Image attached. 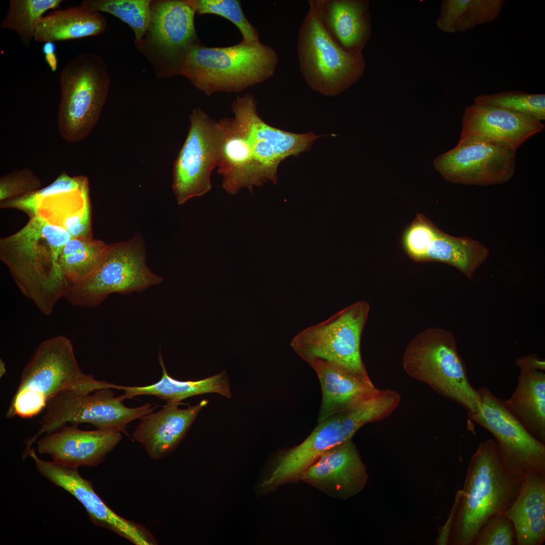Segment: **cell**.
I'll return each instance as SVG.
<instances>
[{"instance_id": "6da1fadb", "label": "cell", "mask_w": 545, "mask_h": 545, "mask_svg": "<svg viewBox=\"0 0 545 545\" xmlns=\"http://www.w3.org/2000/svg\"><path fill=\"white\" fill-rule=\"evenodd\" d=\"M522 480L505 462L495 440L481 442L471 457L463 487L457 492L439 538L448 541V544L473 545L482 524L510 508Z\"/></svg>"}, {"instance_id": "7a4b0ae2", "label": "cell", "mask_w": 545, "mask_h": 545, "mask_svg": "<svg viewBox=\"0 0 545 545\" xmlns=\"http://www.w3.org/2000/svg\"><path fill=\"white\" fill-rule=\"evenodd\" d=\"M71 238L66 230L38 215L17 232L0 239V259L22 294L46 315L65 297L69 286L60 257Z\"/></svg>"}, {"instance_id": "3957f363", "label": "cell", "mask_w": 545, "mask_h": 545, "mask_svg": "<svg viewBox=\"0 0 545 545\" xmlns=\"http://www.w3.org/2000/svg\"><path fill=\"white\" fill-rule=\"evenodd\" d=\"M278 64L271 47L259 40L228 47L188 46L178 63L180 73L207 95L237 93L271 77Z\"/></svg>"}, {"instance_id": "277c9868", "label": "cell", "mask_w": 545, "mask_h": 545, "mask_svg": "<svg viewBox=\"0 0 545 545\" xmlns=\"http://www.w3.org/2000/svg\"><path fill=\"white\" fill-rule=\"evenodd\" d=\"M402 364L409 376L455 402L467 414L476 411L479 393L469 382L465 363L450 331L430 328L418 334L407 346Z\"/></svg>"}, {"instance_id": "5b68a950", "label": "cell", "mask_w": 545, "mask_h": 545, "mask_svg": "<svg viewBox=\"0 0 545 545\" xmlns=\"http://www.w3.org/2000/svg\"><path fill=\"white\" fill-rule=\"evenodd\" d=\"M60 84L59 132L68 142L80 141L96 126L106 100L110 79L106 64L97 54L79 53L62 69Z\"/></svg>"}, {"instance_id": "8992f818", "label": "cell", "mask_w": 545, "mask_h": 545, "mask_svg": "<svg viewBox=\"0 0 545 545\" xmlns=\"http://www.w3.org/2000/svg\"><path fill=\"white\" fill-rule=\"evenodd\" d=\"M300 25L297 41L299 69L306 84L326 96L337 95L363 76V54H350L330 37L313 0Z\"/></svg>"}, {"instance_id": "52a82bcc", "label": "cell", "mask_w": 545, "mask_h": 545, "mask_svg": "<svg viewBox=\"0 0 545 545\" xmlns=\"http://www.w3.org/2000/svg\"><path fill=\"white\" fill-rule=\"evenodd\" d=\"M369 309L365 301L354 303L324 321L299 332L291 346L309 365L318 360L328 361L363 381L372 383L360 352L361 337Z\"/></svg>"}, {"instance_id": "ba28073f", "label": "cell", "mask_w": 545, "mask_h": 545, "mask_svg": "<svg viewBox=\"0 0 545 545\" xmlns=\"http://www.w3.org/2000/svg\"><path fill=\"white\" fill-rule=\"evenodd\" d=\"M112 388L100 389L89 394L73 391L60 392L50 398L39 424L38 431L25 442L23 456L27 457L39 437L59 430L70 423H88L97 428L116 430L127 434V425L153 412L157 405L146 403L129 408L121 396L116 397Z\"/></svg>"}, {"instance_id": "9c48e42d", "label": "cell", "mask_w": 545, "mask_h": 545, "mask_svg": "<svg viewBox=\"0 0 545 545\" xmlns=\"http://www.w3.org/2000/svg\"><path fill=\"white\" fill-rule=\"evenodd\" d=\"M146 259L144 239L140 234L127 241L110 244L95 272L84 282L69 286L65 297L74 305L91 307L111 294L140 292L160 284L162 278L149 269Z\"/></svg>"}, {"instance_id": "30bf717a", "label": "cell", "mask_w": 545, "mask_h": 545, "mask_svg": "<svg viewBox=\"0 0 545 545\" xmlns=\"http://www.w3.org/2000/svg\"><path fill=\"white\" fill-rule=\"evenodd\" d=\"M119 386L84 374L77 361L71 340L60 335L39 344L22 371L17 392L31 394L46 404L63 391L89 394L102 388L118 390Z\"/></svg>"}, {"instance_id": "8fae6325", "label": "cell", "mask_w": 545, "mask_h": 545, "mask_svg": "<svg viewBox=\"0 0 545 545\" xmlns=\"http://www.w3.org/2000/svg\"><path fill=\"white\" fill-rule=\"evenodd\" d=\"M189 120L188 135L173 168L172 187L179 205L210 190L211 174L220 162L224 138L220 121L200 107L192 111Z\"/></svg>"}, {"instance_id": "7c38bea8", "label": "cell", "mask_w": 545, "mask_h": 545, "mask_svg": "<svg viewBox=\"0 0 545 545\" xmlns=\"http://www.w3.org/2000/svg\"><path fill=\"white\" fill-rule=\"evenodd\" d=\"M476 411L468 417L491 432L505 462L523 479L545 473V444L534 437L486 386L477 389Z\"/></svg>"}, {"instance_id": "4fadbf2b", "label": "cell", "mask_w": 545, "mask_h": 545, "mask_svg": "<svg viewBox=\"0 0 545 545\" xmlns=\"http://www.w3.org/2000/svg\"><path fill=\"white\" fill-rule=\"evenodd\" d=\"M13 208L40 216L74 238H92L87 177L62 172L48 186L14 199Z\"/></svg>"}, {"instance_id": "5bb4252c", "label": "cell", "mask_w": 545, "mask_h": 545, "mask_svg": "<svg viewBox=\"0 0 545 545\" xmlns=\"http://www.w3.org/2000/svg\"><path fill=\"white\" fill-rule=\"evenodd\" d=\"M516 150L488 143L458 142L433 161L435 170L452 183L468 185L501 184L516 170Z\"/></svg>"}, {"instance_id": "9a60e30c", "label": "cell", "mask_w": 545, "mask_h": 545, "mask_svg": "<svg viewBox=\"0 0 545 545\" xmlns=\"http://www.w3.org/2000/svg\"><path fill=\"white\" fill-rule=\"evenodd\" d=\"M234 117L244 126L264 183H276L279 165L286 158L310 149L319 136L312 132L296 134L265 123L259 116L252 94L237 96L231 104Z\"/></svg>"}, {"instance_id": "2e32d148", "label": "cell", "mask_w": 545, "mask_h": 545, "mask_svg": "<svg viewBox=\"0 0 545 545\" xmlns=\"http://www.w3.org/2000/svg\"><path fill=\"white\" fill-rule=\"evenodd\" d=\"M29 456L42 476L70 493L82 505L94 524L109 529L136 545L157 544L145 526L124 518L111 509L95 492L92 482L82 477L78 468L42 460L33 449Z\"/></svg>"}, {"instance_id": "e0dca14e", "label": "cell", "mask_w": 545, "mask_h": 545, "mask_svg": "<svg viewBox=\"0 0 545 545\" xmlns=\"http://www.w3.org/2000/svg\"><path fill=\"white\" fill-rule=\"evenodd\" d=\"M300 444L279 452L263 475V483L275 491L280 486L301 481L304 473L325 452L350 439L356 433L352 422L342 412L318 422Z\"/></svg>"}, {"instance_id": "ac0fdd59", "label": "cell", "mask_w": 545, "mask_h": 545, "mask_svg": "<svg viewBox=\"0 0 545 545\" xmlns=\"http://www.w3.org/2000/svg\"><path fill=\"white\" fill-rule=\"evenodd\" d=\"M459 142L478 141L514 150L544 129L529 115L473 104L465 107Z\"/></svg>"}, {"instance_id": "d6986e66", "label": "cell", "mask_w": 545, "mask_h": 545, "mask_svg": "<svg viewBox=\"0 0 545 545\" xmlns=\"http://www.w3.org/2000/svg\"><path fill=\"white\" fill-rule=\"evenodd\" d=\"M368 477L350 439L323 453L304 473L301 481L331 497L346 500L365 487Z\"/></svg>"}, {"instance_id": "ffe728a7", "label": "cell", "mask_w": 545, "mask_h": 545, "mask_svg": "<svg viewBox=\"0 0 545 545\" xmlns=\"http://www.w3.org/2000/svg\"><path fill=\"white\" fill-rule=\"evenodd\" d=\"M122 439L118 431L97 428L84 430L77 425L63 426L37 441L40 454H48L53 461L66 466H96Z\"/></svg>"}, {"instance_id": "44dd1931", "label": "cell", "mask_w": 545, "mask_h": 545, "mask_svg": "<svg viewBox=\"0 0 545 545\" xmlns=\"http://www.w3.org/2000/svg\"><path fill=\"white\" fill-rule=\"evenodd\" d=\"M488 249L467 237L446 234L434 224L424 230L410 245L408 255L416 261H438L450 264L471 279L486 259Z\"/></svg>"}, {"instance_id": "7402d4cb", "label": "cell", "mask_w": 545, "mask_h": 545, "mask_svg": "<svg viewBox=\"0 0 545 545\" xmlns=\"http://www.w3.org/2000/svg\"><path fill=\"white\" fill-rule=\"evenodd\" d=\"M207 403L203 400L185 409L167 403L160 410L142 417L132 438L143 446L151 459H160L176 449Z\"/></svg>"}, {"instance_id": "603a6c76", "label": "cell", "mask_w": 545, "mask_h": 545, "mask_svg": "<svg viewBox=\"0 0 545 545\" xmlns=\"http://www.w3.org/2000/svg\"><path fill=\"white\" fill-rule=\"evenodd\" d=\"M325 30L344 50L362 51L371 34L369 3L367 0H313Z\"/></svg>"}, {"instance_id": "cb8c5ba5", "label": "cell", "mask_w": 545, "mask_h": 545, "mask_svg": "<svg viewBox=\"0 0 545 545\" xmlns=\"http://www.w3.org/2000/svg\"><path fill=\"white\" fill-rule=\"evenodd\" d=\"M224 132L221 157L217 173L223 177L222 188L230 194L264 183L253 154L246 131L236 117L220 121Z\"/></svg>"}, {"instance_id": "d4e9b609", "label": "cell", "mask_w": 545, "mask_h": 545, "mask_svg": "<svg viewBox=\"0 0 545 545\" xmlns=\"http://www.w3.org/2000/svg\"><path fill=\"white\" fill-rule=\"evenodd\" d=\"M195 12L185 1L167 0L151 7L149 30L153 42L179 60L191 44L197 41L194 27Z\"/></svg>"}, {"instance_id": "484cf974", "label": "cell", "mask_w": 545, "mask_h": 545, "mask_svg": "<svg viewBox=\"0 0 545 545\" xmlns=\"http://www.w3.org/2000/svg\"><path fill=\"white\" fill-rule=\"evenodd\" d=\"M319 379L322 400L318 422L345 411L378 391L368 383L332 363L318 360L310 364Z\"/></svg>"}, {"instance_id": "4316f807", "label": "cell", "mask_w": 545, "mask_h": 545, "mask_svg": "<svg viewBox=\"0 0 545 545\" xmlns=\"http://www.w3.org/2000/svg\"><path fill=\"white\" fill-rule=\"evenodd\" d=\"M512 522L517 545H541L545 540V473L528 474L519 493L504 514Z\"/></svg>"}, {"instance_id": "83f0119b", "label": "cell", "mask_w": 545, "mask_h": 545, "mask_svg": "<svg viewBox=\"0 0 545 545\" xmlns=\"http://www.w3.org/2000/svg\"><path fill=\"white\" fill-rule=\"evenodd\" d=\"M519 369L517 386L503 403L527 430L545 444L544 371Z\"/></svg>"}, {"instance_id": "f1b7e54d", "label": "cell", "mask_w": 545, "mask_h": 545, "mask_svg": "<svg viewBox=\"0 0 545 545\" xmlns=\"http://www.w3.org/2000/svg\"><path fill=\"white\" fill-rule=\"evenodd\" d=\"M106 27L99 12L82 6L55 10L42 17L36 25L34 40L37 42L80 39L102 33Z\"/></svg>"}, {"instance_id": "f546056e", "label": "cell", "mask_w": 545, "mask_h": 545, "mask_svg": "<svg viewBox=\"0 0 545 545\" xmlns=\"http://www.w3.org/2000/svg\"><path fill=\"white\" fill-rule=\"evenodd\" d=\"M158 361L162 371L161 379L156 383L143 387L119 385V390L125 392L121 395L124 400L140 395H152L165 400L167 403L178 405L184 399L208 393H217L230 398V385L225 370L199 380L181 381L168 374L160 353Z\"/></svg>"}, {"instance_id": "4dcf8cb0", "label": "cell", "mask_w": 545, "mask_h": 545, "mask_svg": "<svg viewBox=\"0 0 545 545\" xmlns=\"http://www.w3.org/2000/svg\"><path fill=\"white\" fill-rule=\"evenodd\" d=\"M504 0H444L435 23L446 33L467 31L477 25L494 21Z\"/></svg>"}, {"instance_id": "1f68e13d", "label": "cell", "mask_w": 545, "mask_h": 545, "mask_svg": "<svg viewBox=\"0 0 545 545\" xmlns=\"http://www.w3.org/2000/svg\"><path fill=\"white\" fill-rule=\"evenodd\" d=\"M108 247L109 244L100 240L72 237L60 257L61 268L69 286L89 279L104 260Z\"/></svg>"}, {"instance_id": "d6a6232c", "label": "cell", "mask_w": 545, "mask_h": 545, "mask_svg": "<svg viewBox=\"0 0 545 545\" xmlns=\"http://www.w3.org/2000/svg\"><path fill=\"white\" fill-rule=\"evenodd\" d=\"M62 0H10L2 28L15 31L21 43L29 47L36 25L48 10L59 8Z\"/></svg>"}, {"instance_id": "836d02e7", "label": "cell", "mask_w": 545, "mask_h": 545, "mask_svg": "<svg viewBox=\"0 0 545 545\" xmlns=\"http://www.w3.org/2000/svg\"><path fill=\"white\" fill-rule=\"evenodd\" d=\"M151 1L148 0H84L81 6L94 11L110 13L128 24L140 43L149 28Z\"/></svg>"}, {"instance_id": "e575fe53", "label": "cell", "mask_w": 545, "mask_h": 545, "mask_svg": "<svg viewBox=\"0 0 545 545\" xmlns=\"http://www.w3.org/2000/svg\"><path fill=\"white\" fill-rule=\"evenodd\" d=\"M474 104L523 113L542 121L545 119V94L522 91H505L474 98Z\"/></svg>"}, {"instance_id": "d590c367", "label": "cell", "mask_w": 545, "mask_h": 545, "mask_svg": "<svg viewBox=\"0 0 545 545\" xmlns=\"http://www.w3.org/2000/svg\"><path fill=\"white\" fill-rule=\"evenodd\" d=\"M199 15L214 14L222 16L234 24L243 37L242 41L250 43L259 40L257 29L247 20L237 0H186Z\"/></svg>"}, {"instance_id": "8d00e7d4", "label": "cell", "mask_w": 545, "mask_h": 545, "mask_svg": "<svg viewBox=\"0 0 545 545\" xmlns=\"http://www.w3.org/2000/svg\"><path fill=\"white\" fill-rule=\"evenodd\" d=\"M515 544L517 542L514 525L504 514L487 519L479 529L473 542V545Z\"/></svg>"}, {"instance_id": "74e56055", "label": "cell", "mask_w": 545, "mask_h": 545, "mask_svg": "<svg viewBox=\"0 0 545 545\" xmlns=\"http://www.w3.org/2000/svg\"><path fill=\"white\" fill-rule=\"evenodd\" d=\"M41 186L40 179L31 169L15 170L0 178V201L23 196L40 189Z\"/></svg>"}, {"instance_id": "f35d334b", "label": "cell", "mask_w": 545, "mask_h": 545, "mask_svg": "<svg viewBox=\"0 0 545 545\" xmlns=\"http://www.w3.org/2000/svg\"><path fill=\"white\" fill-rule=\"evenodd\" d=\"M516 365L519 368H528L545 370L544 361L535 355H528L516 360Z\"/></svg>"}, {"instance_id": "ab89813d", "label": "cell", "mask_w": 545, "mask_h": 545, "mask_svg": "<svg viewBox=\"0 0 545 545\" xmlns=\"http://www.w3.org/2000/svg\"><path fill=\"white\" fill-rule=\"evenodd\" d=\"M45 60L52 72L56 71L58 66L56 52L44 54Z\"/></svg>"}, {"instance_id": "60d3db41", "label": "cell", "mask_w": 545, "mask_h": 545, "mask_svg": "<svg viewBox=\"0 0 545 545\" xmlns=\"http://www.w3.org/2000/svg\"><path fill=\"white\" fill-rule=\"evenodd\" d=\"M6 371V365L3 360L0 359V376L2 377L5 373Z\"/></svg>"}]
</instances>
